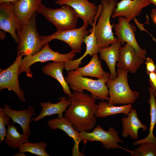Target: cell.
Wrapping results in <instances>:
<instances>
[{
	"label": "cell",
	"mask_w": 156,
	"mask_h": 156,
	"mask_svg": "<svg viewBox=\"0 0 156 156\" xmlns=\"http://www.w3.org/2000/svg\"><path fill=\"white\" fill-rule=\"evenodd\" d=\"M144 60L138 55L134 48L126 43L120 47L119 59L116 66L118 68L135 73L144 63Z\"/></svg>",
	"instance_id": "cell-15"
},
{
	"label": "cell",
	"mask_w": 156,
	"mask_h": 156,
	"mask_svg": "<svg viewBox=\"0 0 156 156\" xmlns=\"http://www.w3.org/2000/svg\"><path fill=\"white\" fill-rule=\"evenodd\" d=\"M104 0L107 1L108 2H111V1H115L116 0Z\"/></svg>",
	"instance_id": "cell-39"
},
{
	"label": "cell",
	"mask_w": 156,
	"mask_h": 156,
	"mask_svg": "<svg viewBox=\"0 0 156 156\" xmlns=\"http://www.w3.org/2000/svg\"><path fill=\"white\" fill-rule=\"evenodd\" d=\"M5 34L3 31H0V39L3 40L5 37Z\"/></svg>",
	"instance_id": "cell-34"
},
{
	"label": "cell",
	"mask_w": 156,
	"mask_h": 156,
	"mask_svg": "<svg viewBox=\"0 0 156 156\" xmlns=\"http://www.w3.org/2000/svg\"><path fill=\"white\" fill-rule=\"evenodd\" d=\"M65 62H54L49 63L42 69L46 75L55 79L62 86L64 93L68 96H70L72 93L70 92L68 84L63 75L62 71L65 68Z\"/></svg>",
	"instance_id": "cell-24"
},
{
	"label": "cell",
	"mask_w": 156,
	"mask_h": 156,
	"mask_svg": "<svg viewBox=\"0 0 156 156\" xmlns=\"http://www.w3.org/2000/svg\"><path fill=\"white\" fill-rule=\"evenodd\" d=\"M118 131L113 127L109 128L108 131H105L100 125H97L91 132L82 131L79 132L82 141H99L101 143L103 148L108 150L121 148L129 153V150L121 146L118 144L123 143L119 136Z\"/></svg>",
	"instance_id": "cell-9"
},
{
	"label": "cell",
	"mask_w": 156,
	"mask_h": 156,
	"mask_svg": "<svg viewBox=\"0 0 156 156\" xmlns=\"http://www.w3.org/2000/svg\"><path fill=\"white\" fill-rule=\"evenodd\" d=\"M60 101L55 103H51L49 101L41 102L40 105L42 108L40 113L36 117L32 118L33 121L36 122L47 116L57 114V117H63V113L67 107L70 104V100L65 96L61 97Z\"/></svg>",
	"instance_id": "cell-21"
},
{
	"label": "cell",
	"mask_w": 156,
	"mask_h": 156,
	"mask_svg": "<svg viewBox=\"0 0 156 156\" xmlns=\"http://www.w3.org/2000/svg\"><path fill=\"white\" fill-rule=\"evenodd\" d=\"M14 156H26L24 153L18 152L17 153L13 155Z\"/></svg>",
	"instance_id": "cell-35"
},
{
	"label": "cell",
	"mask_w": 156,
	"mask_h": 156,
	"mask_svg": "<svg viewBox=\"0 0 156 156\" xmlns=\"http://www.w3.org/2000/svg\"><path fill=\"white\" fill-rule=\"evenodd\" d=\"M146 72L148 75L151 72H155L156 69V66L153 60L149 57L146 58Z\"/></svg>",
	"instance_id": "cell-31"
},
{
	"label": "cell",
	"mask_w": 156,
	"mask_h": 156,
	"mask_svg": "<svg viewBox=\"0 0 156 156\" xmlns=\"http://www.w3.org/2000/svg\"><path fill=\"white\" fill-rule=\"evenodd\" d=\"M151 17L153 22L156 25V9H153L150 14Z\"/></svg>",
	"instance_id": "cell-32"
},
{
	"label": "cell",
	"mask_w": 156,
	"mask_h": 156,
	"mask_svg": "<svg viewBox=\"0 0 156 156\" xmlns=\"http://www.w3.org/2000/svg\"><path fill=\"white\" fill-rule=\"evenodd\" d=\"M0 109L10 117L13 123H17L20 125L23 133L29 135H31L30 124L33 121L32 117L36 114L33 106H30L27 109L17 110L11 109L8 105L6 104L3 108Z\"/></svg>",
	"instance_id": "cell-16"
},
{
	"label": "cell",
	"mask_w": 156,
	"mask_h": 156,
	"mask_svg": "<svg viewBox=\"0 0 156 156\" xmlns=\"http://www.w3.org/2000/svg\"><path fill=\"white\" fill-rule=\"evenodd\" d=\"M76 75L82 77L89 76L98 79L102 78L109 73L103 69L101 62L99 59L98 53L94 55L89 62L86 66L79 67L72 71Z\"/></svg>",
	"instance_id": "cell-23"
},
{
	"label": "cell",
	"mask_w": 156,
	"mask_h": 156,
	"mask_svg": "<svg viewBox=\"0 0 156 156\" xmlns=\"http://www.w3.org/2000/svg\"><path fill=\"white\" fill-rule=\"evenodd\" d=\"M10 118L0 109V144L4 140L7 132L5 128L10 124Z\"/></svg>",
	"instance_id": "cell-30"
},
{
	"label": "cell",
	"mask_w": 156,
	"mask_h": 156,
	"mask_svg": "<svg viewBox=\"0 0 156 156\" xmlns=\"http://www.w3.org/2000/svg\"><path fill=\"white\" fill-rule=\"evenodd\" d=\"M105 48H99L100 59L104 61L109 68L110 79H114L117 77L116 65L119 60L120 49L121 46L118 41Z\"/></svg>",
	"instance_id": "cell-20"
},
{
	"label": "cell",
	"mask_w": 156,
	"mask_h": 156,
	"mask_svg": "<svg viewBox=\"0 0 156 156\" xmlns=\"http://www.w3.org/2000/svg\"><path fill=\"white\" fill-rule=\"evenodd\" d=\"M70 104L65 111L64 117L79 132H89L95 126L97 119L95 114L98 104L96 99L84 92H73L68 96Z\"/></svg>",
	"instance_id": "cell-1"
},
{
	"label": "cell",
	"mask_w": 156,
	"mask_h": 156,
	"mask_svg": "<svg viewBox=\"0 0 156 156\" xmlns=\"http://www.w3.org/2000/svg\"><path fill=\"white\" fill-rule=\"evenodd\" d=\"M37 12L42 14L60 31L76 28L78 17L70 6L65 5L60 8L53 9L41 3Z\"/></svg>",
	"instance_id": "cell-6"
},
{
	"label": "cell",
	"mask_w": 156,
	"mask_h": 156,
	"mask_svg": "<svg viewBox=\"0 0 156 156\" xmlns=\"http://www.w3.org/2000/svg\"><path fill=\"white\" fill-rule=\"evenodd\" d=\"M83 22V26L79 28L57 31L49 35L40 36L41 42L44 45L52 40H58L67 44L70 47L71 51L75 53H79L81 50L84 38L89 33L87 30L88 23L87 21Z\"/></svg>",
	"instance_id": "cell-8"
},
{
	"label": "cell",
	"mask_w": 156,
	"mask_h": 156,
	"mask_svg": "<svg viewBox=\"0 0 156 156\" xmlns=\"http://www.w3.org/2000/svg\"><path fill=\"white\" fill-rule=\"evenodd\" d=\"M132 107L131 104L118 106L109 105L107 102L100 101L98 104V110L95 115L96 118H102L120 113L127 116Z\"/></svg>",
	"instance_id": "cell-27"
},
{
	"label": "cell",
	"mask_w": 156,
	"mask_h": 156,
	"mask_svg": "<svg viewBox=\"0 0 156 156\" xmlns=\"http://www.w3.org/2000/svg\"><path fill=\"white\" fill-rule=\"evenodd\" d=\"M23 56L17 54L14 63L5 69H0V90L5 89L14 91L22 103L25 101L24 92L20 88L18 81V71L21 61Z\"/></svg>",
	"instance_id": "cell-10"
},
{
	"label": "cell",
	"mask_w": 156,
	"mask_h": 156,
	"mask_svg": "<svg viewBox=\"0 0 156 156\" xmlns=\"http://www.w3.org/2000/svg\"><path fill=\"white\" fill-rule=\"evenodd\" d=\"M116 37L121 45L125 42L132 46L138 55L145 60L146 59V51L139 45L135 38V33L131 25L125 18L118 17V22L113 27Z\"/></svg>",
	"instance_id": "cell-12"
},
{
	"label": "cell",
	"mask_w": 156,
	"mask_h": 156,
	"mask_svg": "<svg viewBox=\"0 0 156 156\" xmlns=\"http://www.w3.org/2000/svg\"><path fill=\"white\" fill-rule=\"evenodd\" d=\"M150 86L153 88L155 90H156V84L154 85Z\"/></svg>",
	"instance_id": "cell-37"
},
{
	"label": "cell",
	"mask_w": 156,
	"mask_h": 156,
	"mask_svg": "<svg viewBox=\"0 0 156 156\" xmlns=\"http://www.w3.org/2000/svg\"><path fill=\"white\" fill-rule=\"evenodd\" d=\"M55 3L60 5L70 6L83 22L87 21L90 25L93 24L98 10V7L94 3L88 0H57Z\"/></svg>",
	"instance_id": "cell-14"
},
{
	"label": "cell",
	"mask_w": 156,
	"mask_h": 156,
	"mask_svg": "<svg viewBox=\"0 0 156 156\" xmlns=\"http://www.w3.org/2000/svg\"><path fill=\"white\" fill-rule=\"evenodd\" d=\"M152 39L153 40V41L156 42V39L152 36ZM155 72L156 73V69Z\"/></svg>",
	"instance_id": "cell-38"
},
{
	"label": "cell",
	"mask_w": 156,
	"mask_h": 156,
	"mask_svg": "<svg viewBox=\"0 0 156 156\" xmlns=\"http://www.w3.org/2000/svg\"><path fill=\"white\" fill-rule=\"evenodd\" d=\"M42 0H19L13 3L15 14L22 25L27 22L36 12Z\"/></svg>",
	"instance_id": "cell-22"
},
{
	"label": "cell",
	"mask_w": 156,
	"mask_h": 156,
	"mask_svg": "<svg viewBox=\"0 0 156 156\" xmlns=\"http://www.w3.org/2000/svg\"><path fill=\"white\" fill-rule=\"evenodd\" d=\"M22 25L15 14L14 3H0V28L10 33L18 44H19L20 41L16 31L21 27Z\"/></svg>",
	"instance_id": "cell-11"
},
{
	"label": "cell",
	"mask_w": 156,
	"mask_h": 156,
	"mask_svg": "<svg viewBox=\"0 0 156 156\" xmlns=\"http://www.w3.org/2000/svg\"><path fill=\"white\" fill-rule=\"evenodd\" d=\"M138 148L130 153L131 156H156V144L148 142L141 143Z\"/></svg>",
	"instance_id": "cell-29"
},
{
	"label": "cell",
	"mask_w": 156,
	"mask_h": 156,
	"mask_svg": "<svg viewBox=\"0 0 156 156\" xmlns=\"http://www.w3.org/2000/svg\"><path fill=\"white\" fill-rule=\"evenodd\" d=\"M19 0H0V3L3 2H8L14 3Z\"/></svg>",
	"instance_id": "cell-33"
},
{
	"label": "cell",
	"mask_w": 156,
	"mask_h": 156,
	"mask_svg": "<svg viewBox=\"0 0 156 156\" xmlns=\"http://www.w3.org/2000/svg\"><path fill=\"white\" fill-rule=\"evenodd\" d=\"M129 72L127 70L118 68L117 77L110 79L106 82L108 89L109 99L107 102L109 105L131 104L139 97V93L132 90L129 85Z\"/></svg>",
	"instance_id": "cell-2"
},
{
	"label": "cell",
	"mask_w": 156,
	"mask_h": 156,
	"mask_svg": "<svg viewBox=\"0 0 156 156\" xmlns=\"http://www.w3.org/2000/svg\"><path fill=\"white\" fill-rule=\"evenodd\" d=\"M154 95L155 98L156 99V90H155L154 92Z\"/></svg>",
	"instance_id": "cell-40"
},
{
	"label": "cell",
	"mask_w": 156,
	"mask_h": 156,
	"mask_svg": "<svg viewBox=\"0 0 156 156\" xmlns=\"http://www.w3.org/2000/svg\"><path fill=\"white\" fill-rule=\"evenodd\" d=\"M47 124L50 129L61 130L69 137L73 138L75 144L72 151V156L83 155V154L80 153L79 149V144L82 141L79 132L74 129L72 124L65 117H57L49 120Z\"/></svg>",
	"instance_id": "cell-17"
},
{
	"label": "cell",
	"mask_w": 156,
	"mask_h": 156,
	"mask_svg": "<svg viewBox=\"0 0 156 156\" xmlns=\"http://www.w3.org/2000/svg\"><path fill=\"white\" fill-rule=\"evenodd\" d=\"M103 8L95 27V33L99 48H105L118 41L112 31L115 24L110 23L111 17L116 7V0L108 2L102 0Z\"/></svg>",
	"instance_id": "cell-5"
},
{
	"label": "cell",
	"mask_w": 156,
	"mask_h": 156,
	"mask_svg": "<svg viewBox=\"0 0 156 156\" xmlns=\"http://www.w3.org/2000/svg\"><path fill=\"white\" fill-rule=\"evenodd\" d=\"M36 16V12L16 31L20 41L17 47V54L30 56L36 53L43 47L37 29Z\"/></svg>",
	"instance_id": "cell-4"
},
{
	"label": "cell",
	"mask_w": 156,
	"mask_h": 156,
	"mask_svg": "<svg viewBox=\"0 0 156 156\" xmlns=\"http://www.w3.org/2000/svg\"><path fill=\"white\" fill-rule=\"evenodd\" d=\"M4 141L10 147L13 149L18 148L22 144L29 141V135L23 133L21 134L17 131V128L14 123L8 125Z\"/></svg>",
	"instance_id": "cell-26"
},
{
	"label": "cell",
	"mask_w": 156,
	"mask_h": 156,
	"mask_svg": "<svg viewBox=\"0 0 156 156\" xmlns=\"http://www.w3.org/2000/svg\"><path fill=\"white\" fill-rule=\"evenodd\" d=\"M150 4L148 0H121L117 3L111 17H122L130 22Z\"/></svg>",
	"instance_id": "cell-13"
},
{
	"label": "cell",
	"mask_w": 156,
	"mask_h": 156,
	"mask_svg": "<svg viewBox=\"0 0 156 156\" xmlns=\"http://www.w3.org/2000/svg\"><path fill=\"white\" fill-rule=\"evenodd\" d=\"M150 4L154 5L156 7V0H148Z\"/></svg>",
	"instance_id": "cell-36"
},
{
	"label": "cell",
	"mask_w": 156,
	"mask_h": 156,
	"mask_svg": "<svg viewBox=\"0 0 156 156\" xmlns=\"http://www.w3.org/2000/svg\"><path fill=\"white\" fill-rule=\"evenodd\" d=\"M98 18L97 16L95 17L92 25V27L89 31L90 33V34L84 38L83 42L86 45V50L84 53L78 59L68 60L65 62V68L68 71L74 70L78 68L79 65L82 64V60L87 55L93 56L99 53V47L95 33V27Z\"/></svg>",
	"instance_id": "cell-18"
},
{
	"label": "cell",
	"mask_w": 156,
	"mask_h": 156,
	"mask_svg": "<svg viewBox=\"0 0 156 156\" xmlns=\"http://www.w3.org/2000/svg\"><path fill=\"white\" fill-rule=\"evenodd\" d=\"M122 131L121 135L124 138H127L128 135L132 139L137 140L138 138V132L142 128L144 131L147 130L146 126L142 124L137 116V110L132 108L127 116L121 119Z\"/></svg>",
	"instance_id": "cell-19"
},
{
	"label": "cell",
	"mask_w": 156,
	"mask_h": 156,
	"mask_svg": "<svg viewBox=\"0 0 156 156\" xmlns=\"http://www.w3.org/2000/svg\"><path fill=\"white\" fill-rule=\"evenodd\" d=\"M75 55V53L71 51L66 54H61L51 49L48 42L46 43L43 48L35 54L30 56H25L21 59L20 64L19 75L26 72L27 76L31 77L32 74L30 67L37 62L41 63L49 61L54 62H66L73 60Z\"/></svg>",
	"instance_id": "cell-7"
},
{
	"label": "cell",
	"mask_w": 156,
	"mask_h": 156,
	"mask_svg": "<svg viewBox=\"0 0 156 156\" xmlns=\"http://www.w3.org/2000/svg\"><path fill=\"white\" fill-rule=\"evenodd\" d=\"M148 90L150 93V98L148 102L150 104V114L151 117L150 124L149 133L145 138L137 140L132 143L134 146L138 145L143 142H148L156 144V137L153 133V128L156 123V99L154 93L155 91L151 86Z\"/></svg>",
	"instance_id": "cell-25"
},
{
	"label": "cell",
	"mask_w": 156,
	"mask_h": 156,
	"mask_svg": "<svg viewBox=\"0 0 156 156\" xmlns=\"http://www.w3.org/2000/svg\"><path fill=\"white\" fill-rule=\"evenodd\" d=\"M47 146V143L43 142L31 143L28 141L19 146L18 152H28L38 156H49L46 151Z\"/></svg>",
	"instance_id": "cell-28"
},
{
	"label": "cell",
	"mask_w": 156,
	"mask_h": 156,
	"mask_svg": "<svg viewBox=\"0 0 156 156\" xmlns=\"http://www.w3.org/2000/svg\"><path fill=\"white\" fill-rule=\"evenodd\" d=\"M110 79V74L102 78L93 79L76 75L72 71H68L65 79L73 92L89 91L91 96L96 100L108 101L109 99L108 89L106 82Z\"/></svg>",
	"instance_id": "cell-3"
}]
</instances>
